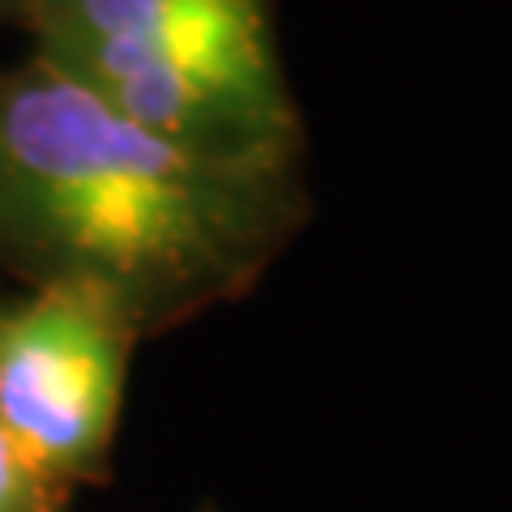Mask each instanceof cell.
Returning <instances> with one entry per match:
<instances>
[{"mask_svg":"<svg viewBox=\"0 0 512 512\" xmlns=\"http://www.w3.org/2000/svg\"><path fill=\"white\" fill-rule=\"evenodd\" d=\"M303 158H214L26 56L0 64V274L141 338L248 295L308 222Z\"/></svg>","mask_w":512,"mask_h":512,"instance_id":"6da1fadb","label":"cell"},{"mask_svg":"<svg viewBox=\"0 0 512 512\" xmlns=\"http://www.w3.org/2000/svg\"><path fill=\"white\" fill-rule=\"evenodd\" d=\"M141 333L77 291L0 303V427L69 491L107 474Z\"/></svg>","mask_w":512,"mask_h":512,"instance_id":"3957f363","label":"cell"},{"mask_svg":"<svg viewBox=\"0 0 512 512\" xmlns=\"http://www.w3.org/2000/svg\"><path fill=\"white\" fill-rule=\"evenodd\" d=\"M60 500L64 487H56L0 427V512H60Z\"/></svg>","mask_w":512,"mask_h":512,"instance_id":"277c9868","label":"cell"},{"mask_svg":"<svg viewBox=\"0 0 512 512\" xmlns=\"http://www.w3.org/2000/svg\"><path fill=\"white\" fill-rule=\"evenodd\" d=\"M0 303H5V299H0Z\"/></svg>","mask_w":512,"mask_h":512,"instance_id":"8992f818","label":"cell"},{"mask_svg":"<svg viewBox=\"0 0 512 512\" xmlns=\"http://www.w3.org/2000/svg\"><path fill=\"white\" fill-rule=\"evenodd\" d=\"M26 9H30V0H0V30H5V26H18L22 30Z\"/></svg>","mask_w":512,"mask_h":512,"instance_id":"5b68a950","label":"cell"},{"mask_svg":"<svg viewBox=\"0 0 512 512\" xmlns=\"http://www.w3.org/2000/svg\"><path fill=\"white\" fill-rule=\"evenodd\" d=\"M282 0H30V56L214 158H303Z\"/></svg>","mask_w":512,"mask_h":512,"instance_id":"7a4b0ae2","label":"cell"}]
</instances>
